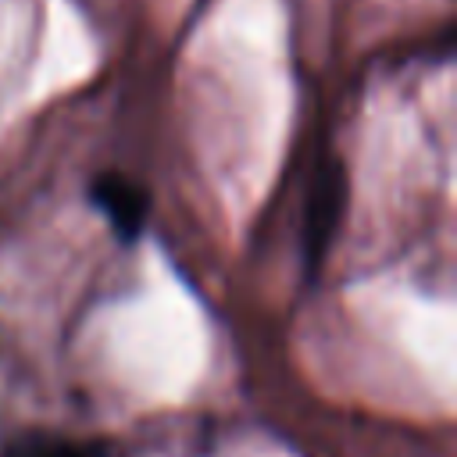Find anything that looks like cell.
Returning a JSON list of instances; mask_svg holds the SVG:
<instances>
[{"label":"cell","mask_w":457,"mask_h":457,"mask_svg":"<svg viewBox=\"0 0 457 457\" xmlns=\"http://www.w3.org/2000/svg\"><path fill=\"white\" fill-rule=\"evenodd\" d=\"M343 200H346V175L339 164H325L314 182H311V204H307V257L318 261L321 250L328 246L332 232H336V221H339V211H343Z\"/></svg>","instance_id":"6da1fadb"},{"label":"cell","mask_w":457,"mask_h":457,"mask_svg":"<svg viewBox=\"0 0 457 457\" xmlns=\"http://www.w3.org/2000/svg\"><path fill=\"white\" fill-rule=\"evenodd\" d=\"M93 200L100 204V211L111 218V225L132 239L143 221H146V189H139L132 179L118 175V171H107V175H96L93 182Z\"/></svg>","instance_id":"7a4b0ae2"},{"label":"cell","mask_w":457,"mask_h":457,"mask_svg":"<svg viewBox=\"0 0 457 457\" xmlns=\"http://www.w3.org/2000/svg\"><path fill=\"white\" fill-rule=\"evenodd\" d=\"M0 457H111L104 443H86V439H68L54 432H25L11 439Z\"/></svg>","instance_id":"3957f363"}]
</instances>
